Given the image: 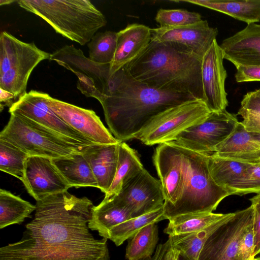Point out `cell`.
Masks as SVG:
<instances>
[{"label": "cell", "instance_id": "cell-25", "mask_svg": "<svg viewBox=\"0 0 260 260\" xmlns=\"http://www.w3.org/2000/svg\"><path fill=\"white\" fill-rule=\"evenodd\" d=\"M144 168L137 151L125 142L118 144V158L113 181L104 199L118 194L122 187Z\"/></svg>", "mask_w": 260, "mask_h": 260}, {"label": "cell", "instance_id": "cell-30", "mask_svg": "<svg viewBox=\"0 0 260 260\" xmlns=\"http://www.w3.org/2000/svg\"><path fill=\"white\" fill-rule=\"evenodd\" d=\"M208 168L214 182L219 186L227 187L239 178L251 165L208 154Z\"/></svg>", "mask_w": 260, "mask_h": 260}, {"label": "cell", "instance_id": "cell-24", "mask_svg": "<svg viewBox=\"0 0 260 260\" xmlns=\"http://www.w3.org/2000/svg\"><path fill=\"white\" fill-rule=\"evenodd\" d=\"M228 15L247 24L260 21V0H180Z\"/></svg>", "mask_w": 260, "mask_h": 260}, {"label": "cell", "instance_id": "cell-23", "mask_svg": "<svg viewBox=\"0 0 260 260\" xmlns=\"http://www.w3.org/2000/svg\"><path fill=\"white\" fill-rule=\"evenodd\" d=\"M60 173L72 187L98 188L95 178L88 161L80 151L52 158Z\"/></svg>", "mask_w": 260, "mask_h": 260}, {"label": "cell", "instance_id": "cell-20", "mask_svg": "<svg viewBox=\"0 0 260 260\" xmlns=\"http://www.w3.org/2000/svg\"><path fill=\"white\" fill-rule=\"evenodd\" d=\"M151 40V28L143 24L132 23L117 32V45L110 63L112 74L137 57Z\"/></svg>", "mask_w": 260, "mask_h": 260}, {"label": "cell", "instance_id": "cell-34", "mask_svg": "<svg viewBox=\"0 0 260 260\" xmlns=\"http://www.w3.org/2000/svg\"><path fill=\"white\" fill-rule=\"evenodd\" d=\"M155 20L161 27H174L194 24L202 19L199 13L186 10L160 9Z\"/></svg>", "mask_w": 260, "mask_h": 260}, {"label": "cell", "instance_id": "cell-12", "mask_svg": "<svg viewBox=\"0 0 260 260\" xmlns=\"http://www.w3.org/2000/svg\"><path fill=\"white\" fill-rule=\"evenodd\" d=\"M151 39L202 59L216 40L218 31L202 20L185 26L151 28Z\"/></svg>", "mask_w": 260, "mask_h": 260}, {"label": "cell", "instance_id": "cell-2", "mask_svg": "<svg viewBox=\"0 0 260 260\" xmlns=\"http://www.w3.org/2000/svg\"><path fill=\"white\" fill-rule=\"evenodd\" d=\"M194 100L190 94L151 88L135 79L123 67L112 75L101 104L110 131L124 142L135 139L160 113Z\"/></svg>", "mask_w": 260, "mask_h": 260}, {"label": "cell", "instance_id": "cell-48", "mask_svg": "<svg viewBox=\"0 0 260 260\" xmlns=\"http://www.w3.org/2000/svg\"><path fill=\"white\" fill-rule=\"evenodd\" d=\"M253 260H260V257H254Z\"/></svg>", "mask_w": 260, "mask_h": 260}, {"label": "cell", "instance_id": "cell-29", "mask_svg": "<svg viewBox=\"0 0 260 260\" xmlns=\"http://www.w3.org/2000/svg\"><path fill=\"white\" fill-rule=\"evenodd\" d=\"M158 239V229L156 223L144 226L129 241L126 248V258L140 260L151 257L157 246Z\"/></svg>", "mask_w": 260, "mask_h": 260}, {"label": "cell", "instance_id": "cell-21", "mask_svg": "<svg viewBox=\"0 0 260 260\" xmlns=\"http://www.w3.org/2000/svg\"><path fill=\"white\" fill-rule=\"evenodd\" d=\"M119 143H93L83 147L81 150L90 165L96 180L98 188L105 194L108 192L115 176Z\"/></svg>", "mask_w": 260, "mask_h": 260}, {"label": "cell", "instance_id": "cell-39", "mask_svg": "<svg viewBox=\"0 0 260 260\" xmlns=\"http://www.w3.org/2000/svg\"><path fill=\"white\" fill-rule=\"evenodd\" d=\"M235 75L238 83L260 81V66H240Z\"/></svg>", "mask_w": 260, "mask_h": 260}, {"label": "cell", "instance_id": "cell-19", "mask_svg": "<svg viewBox=\"0 0 260 260\" xmlns=\"http://www.w3.org/2000/svg\"><path fill=\"white\" fill-rule=\"evenodd\" d=\"M213 153L227 159L260 165V133L247 131L239 122L234 132L215 148Z\"/></svg>", "mask_w": 260, "mask_h": 260}, {"label": "cell", "instance_id": "cell-8", "mask_svg": "<svg viewBox=\"0 0 260 260\" xmlns=\"http://www.w3.org/2000/svg\"><path fill=\"white\" fill-rule=\"evenodd\" d=\"M211 112L202 100L182 103L155 116L135 139L148 146L173 141L184 130L204 122Z\"/></svg>", "mask_w": 260, "mask_h": 260}, {"label": "cell", "instance_id": "cell-13", "mask_svg": "<svg viewBox=\"0 0 260 260\" xmlns=\"http://www.w3.org/2000/svg\"><path fill=\"white\" fill-rule=\"evenodd\" d=\"M153 162L160 181L166 211L181 196L186 179V166L180 147L174 142L158 144Z\"/></svg>", "mask_w": 260, "mask_h": 260}, {"label": "cell", "instance_id": "cell-41", "mask_svg": "<svg viewBox=\"0 0 260 260\" xmlns=\"http://www.w3.org/2000/svg\"><path fill=\"white\" fill-rule=\"evenodd\" d=\"M15 95L6 90L0 88V107L2 111L5 106H9V108L15 103L16 100Z\"/></svg>", "mask_w": 260, "mask_h": 260}, {"label": "cell", "instance_id": "cell-14", "mask_svg": "<svg viewBox=\"0 0 260 260\" xmlns=\"http://www.w3.org/2000/svg\"><path fill=\"white\" fill-rule=\"evenodd\" d=\"M136 217L164 206L165 198L159 180L144 168L116 195Z\"/></svg>", "mask_w": 260, "mask_h": 260}, {"label": "cell", "instance_id": "cell-26", "mask_svg": "<svg viewBox=\"0 0 260 260\" xmlns=\"http://www.w3.org/2000/svg\"><path fill=\"white\" fill-rule=\"evenodd\" d=\"M233 214L228 213L225 217L199 231L169 236L172 246L189 260H197L207 239Z\"/></svg>", "mask_w": 260, "mask_h": 260}, {"label": "cell", "instance_id": "cell-40", "mask_svg": "<svg viewBox=\"0 0 260 260\" xmlns=\"http://www.w3.org/2000/svg\"><path fill=\"white\" fill-rule=\"evenodd\" d=\"M241 108L260 113V89L247 92L241 101Z\"/></svg>", "mask_w": 260, "mask_h": 260}, {"label": "cell", "instance_id": "cell-32", "mask_svg": "<svg viewBox=\"0 0 260 260\" xmlns=\"http://www.w3.org/2000/svg\"><path fill=\"white\" fill-rule=\"evenodd\" d=\"M29 156L10 142L0 139V170L22 181Z\"/></svg>", "mask_w": 260, "mask_h": 260}, {"label": "cell", "instance_id": "cell-44", "mask_svg": "<svg viewBox=\"0 0 260 260\" xmlns=\"http://www.w3.org/2000/svg\"><path fill=\"white\" fill-rule=\"evenodd\" d=\"M17 1H11V0H1L0 1V5L1 6L2 5H9V4H11L14 2H15Z\"/></svg>", "mask_w": 260, "mask_h": 260}, {"label": "cell", "instance_id": "cell-38", "mask_svg": "<svg viewBox=\"0 0 260 260\" xmlns=\"http://www.w3.org/2000/svg\"><path fill=\"white\" fill-rule=\"evenodd\" d=\"M237 114L242 117L241 123L247 131L260 133V113L240 108Z\"/></svg>", "mask_w": 260, "mask_h": 260}, {"label": "cell", "instance_id": "cell-31", "mask_svg": "<svg viewBox=\"0 0 260 260\" xmlns=\"http://www.w3.org/2000/svg\"><path fill=\"white\" fill-rule=\"evenodd\" d=\"M166 219L164 206L152 212L136 217H133L113 228L107 239L112 241L117 246H120L126 240L131 238L138 231L150 223Z\"/></svg>", "mask_w": 260, "mask_h": 260}, {"label": "cell", "instance_id": "cell-47", "mask_svg": "<svg viewBox=\"0 0 260 260\" xmlns=\"http://www.w3.org/2000/svg\"><path fill=\"white\" fill-rule=\"evenodd\" d=\"M254 257V256H252L250 257L249 258H248L246 260H253Z\"/></svg>", "mask_w": 260, "mask_h": 260}, {"label": "cell", "instance_id": "cell-1", "mask_svg": "<svg viewBox=\"0 0 260 260\" xmlns=\"http://www.w3.org/2000/svg\"><path fill=\"white\" fill-rule=\"evenodd\" d=\"M92 206L68 190L37 201L22 238L2 247L0 260H110L107 239L89 232Z\"/></svg>", "mask_w": 260, "mask_h": 260}, {"label": "cell", "instance_id": "cell-5", "mask_svg": "<svg viewBox=\"0 0 260 260\" xmlns=\"http://www.w3.org/2000/svg\"><path fill=\"white\" fill-rule=\"evenodd\" d=\"M186 166V179L180 199L164 211L166 219L181 215L211 213L230 196L227 190L212 179L208 168V154L180 146Z\"/></svg>", "mask_w": 260, "mask_h": 260}, {"label": "cell", "instance_id": "cell-28", "mask_svg": "<svg viewBox=\"0 0 260 260\" xmlns=\"http://www.w3.org/2000/svg\"><path fill=\"white\" fill-rule=\"evenodd\" d=\"M227 214L211 212L178 215L169 219L164 232L172 236L197 232L222 219Z\"/></svg>", "mask_w": 260, "mask_h": 260}, {"label": "cell", "instance_id": "cell-43", "mask_svg": "<svg viewBox=\"0 0 260 260\" xmlns=\"http://www.w3.org/2000/svg\"><path fill=\"white\" fill-rule=\"evenodd\" d=\"M179 252L173 248L171 244L166 256V260H177Z\"/></svg>", "mask_w": 260, "mask_h": 260}, {"label": "cell", "instance_id": "cell-16", "mask_svg": "<svg viewBox=\"0 0 260 260\" xmlns=\"http://www.w3.org/2000/svg\"><path fill=\"white\" fill-rule=\"evenodd\" d=\"M223 59L222 49L215 40L202 59L204 101L211 112L225 110L228 106Z\"/></svg>", "mask_w": 260, "mask_h": 260}, {"label": "cell", "instance_id": "cell-9", "mask_svg": "<svg viewBox=\"0 0 260 260\" xmlns=\"http://www.w3.org/2000/svg\"><path fill=\"white\" fill-rule=\"evenodd\" d=\"M238 122L236 115L226 109L211 112L204 122L184 130L173 142L191 151L211 154L234 132Z\"/></svg>", "mask_w": 260, "mask_h": 260}, {"label": "cell", "instance_id": "cell-11", "mask_svg": "<svg viewBox=\"0 0 260 260\" xmlns=\"http://www.w3.org/2000/svg\"><path fill=\"white\" fill-rule=\"evenodd\" d=\"M49 97L46 93L30 90L14 103L9 111L35 121L77 146L84 147L93 144L69 126L52 110L48 104Z\"/></svg>", "mask_w": 260, "mask_h": 260}, {"label": "cell", "instance_id": "cell-18", "mask_svg": "<svg viewBox=\"0 0 260 260\" xmlns=\"http://www.w3.org/2000/svg\"><path fill=\"white\" fill-rule=\"evenodd\" d=\"M225 59L237 67L260 66V24L251 23L220 45Z\"/></svg>", "mask_w": 260, "mask_h": 260}, {"label": "cell", "instance_id": "cell-35", "mask_svg": "<svg viewBox=\"0 0 260 260\" xmlns=\"http://www.w3.org/2000/svg\"><path fill=\"white\" fill-rule=\"evenodd\" d=\"M230 195L260 193V165H251L226 188Z\"/></svg>", "mask_w": 260, "mask_h": 260}, {"label": "cell", "instance_id": "cell-36", "mask_svg": "<svg viewBox=\"0 0 260 260\" xmlns=\"http://www.w3.org/2000/svg\"><path fill=\"white\" fill-rule=\"evenodd\" d=\"M253 211L252 230L254 234L253 256L260 253V193L249 199Z\"/></svg>", "mask_w": 260, "mask_h": 260}, {"label": "cell", "instance_id": "cell-10", "mask_svg": "<svg viewBox=\"0 0 260 260\" xmlns=\"http://www.w3.org/2000/svg\"><path fill=\"white\" fill-rule=\"evenodd\" d=\"M252 223L250 206L234 212L207 239L197 260H236L240 241Z\"/></svg>", "mask_w": 260, "mask_h": 260}, {"label": "cell", "instance_id": "cell-15", "mask_svg": "<svg viewBox=\"0 0 260 260\" xmlns=\"http://www.w3.org/2000/svg\"><path fill=\"white\" fill-rule=\"evenodd\" d=\"M48 104L65 123L92 143L112 144L120 142L113 136L93 110L82 108L50 96Z\"/></svg>", "mask_w": 260, "mask_h": 260}, {"label": "cell", "instance_id": "cell-37", "mask_svg": "<svg viewBox=\"0 0 260 260\" xmlns=\"http://www.w3.org/2000/svg\"><path fill=\"white\" fill-rule=\"evenodd\" d=\"M254 245V234L252 227L244 235L240 241L236 260H246L253 256Z\"/></svg>", "mask_w": 260, "mask_h": 260}, {"label": "cell", "instance_id": "cell-45", "mask_svg": "<svg viewBox=\"0 0 260 260\" xmlns=\"http://www.w3.org/2000/svg\"><path fill=\"white\" fill-rule=\"evenodd\" d=\"M177 260H189L188 258H187L186 256L183 255V254L179 253L178 255Z\"/></svg>", "mask_w": 260, "mask_h": 260}, {"label": "cell", "instance_id": "cell-22", "mask_svg": "<svg viewBox=\"0 0 260 260\" xmlns=\"http://www.w3.org/2000/svg\"><path fill=\"white\" fill-rule=\"evenodd\" d=\"M132 218L129 210L115 195L104 199L97 206H92L88 226L107 239L113 228Z\"/></svg>", "mask_w": 260, "mask_h": 260}, {"label": "cell", "instance_id": "cell-4", "mask_svg": "<svg viewBox=\"0 0 260 260\" xmlns=\"http://www.w3.org/2000/svg\"><path fill=\"white\" fill-rule=\"evenodd\" d=\"M19 6L41 17L63 37L84 45L106 25L103 14L88 0H20Z\"/></svg>", "mask_w": 260, "mask_h": 260}, {"label": "cell", "instance_id": "cell-27", "mask_svg": "<svg viewBox=\"0 0 260 260\" xmlns=\"http://www.w3.org/2000/svg\"><path fill=\"white\" fill-rule=\"evenodd\" d=\"M36 208V205L9 191L1 189L0 229L12 224H21Z\"/></svg>", "mask_w": 260, "mask_h": 260}, {"label": "cell", "instance_id": "cell-7", "mask_svg": "<svg viewBox=\"0 0 260 260\" xmlns=\"http://www.w3.org/2000/svg\"><path fill=\"white\" fill-rule=\"evenodd\" d=\"M51 54L34 43L23 42L3 31L0 35V88L13 93L18 100L26 93L29 77L42 60Z\"/></svg>", "mask_w": 260, "mask_h": 260}, {"label": "cell", "instance_id": "cell-46", "mask_svg": "<svg viewBox=\"0 0 260 260\" xmlns=\"http://www.w3.org/2000/svg\"><path fill=\"white\" fill-rule=\"evenodd\" d=\"M140 260H152V256L151 257H147V258H143V259H140Z\"/></svg>", "mask_w": 260, "mask_h": 260}, {"label": "cell", "instance_id": "cell-3", "mask_svg": "<svg viewBox=\"0 0 260 260\" xmlns=\"http://www.w3.org/2000/svg\"><path fill=\"white\" fill-rule=\"evenodd\" d=\"M135 79L159 90L183 93L204 101L202 59L151 39L124 67Z\"/></svg>", "mask_w": 260, "mask_h": 260}, {"label": "cell", "instance_id": "cell-33", "mask_svg": "<svg viewBox=\"0 0 260 260\" xmlns=\"http://www.w3.org/2000/svg\"><path fill=\"white\" fill-rule=\"evenodd\" d=\"M117 45V32H96L88 43L89 59L99 63H110Z\"/></svg>", "mask_w": 260, "mask_h": 260}, {"label": "cell", "instance_id": "cell-6", "mask_svg": "<svg viewBox=\"0 0 260 260\" xmlns=\"http://www.w3.org/2000/svg\"><path fill=\"white\" fill-rule=\"evenodd\" d=\"M10 114L0 133V139L10 142L28 156L55 158L80 151L83 147L21 114Z\"/></svg>", "mask_w": 260, "mask_h": 260}, {"label": "cell", "instance_id": "cell-42", "mask_svg": "<svg viewBox=\"0 0 260 260\" xmlns=\"http://www.w3.org/2000/svg\"><path fill=\"white\" fill-rule=\"evenodd\" d=\"M170 246L171 240L169 238L165 243L157 245L152 256V260H166V254Z\"/></svg>", "mask_w": 260, "mask_h": 260}, {"label": "cell", "instance_id": "cell-17", "mask_svg": "<svg viewBox=\"0 0 260 260\" xmlns=\"http://www.w3.org/2000/svg\"><path fill=\"white\" fill-rule=\"evenodd\" d=\"M36 201L71 187L52 162V158L29 156L26 160L22 182Z\"/></svg>", "mask_w": 260, "mask_h": 260}]
</instances>
